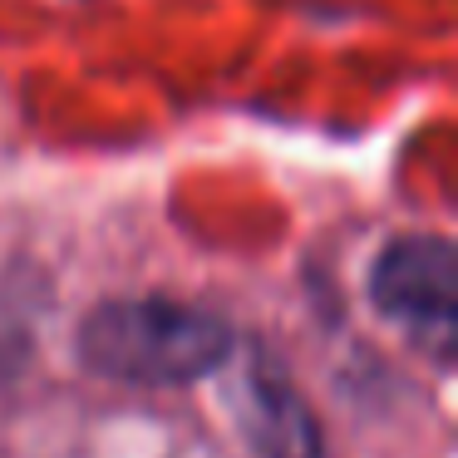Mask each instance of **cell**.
I'll return each instance as SVG.
<instances>
[{
  "mask_svg": "<svg viewBox=\"0 0 458 458\" xmlns=\"http://www.w3.org/2000/svg\"><path fill=\"white\" fill-rule=\"evenodd\" d=\"M232 355V330L217 310L168 296L104 301L80 326V360L123 385H192Z\"/></svg>",
  "mask_w": 458,
  "mask_h": 458,
  "instance_id": "6da1fadb",
  "label": "cell"
},
{
  "mask_svg": "<svg viewBox=\"0 0 458 458\" xmlns=\"http://www.w3.org/2000/svg\"><path fill=\"white\" fill-rule=\"evenodd\" d=\"M369 296L389 320L448 355L458 326V257L448 237H399L369 267Z\"/></svg>",
  "mask_w": 458,
  "mask_h": 458,
  "instance_id": "7a4b0ae2",
  "label": "cell"
},
{
  "mask_svg": "<svg viewBox=\"0 0 458 458\" xmlns=\"http://www.w3.org/2000/svg\"><path fill=\"white\" fill-rule=\"evenodd\" d=\"M242 424L261 458H320V428L301 389L271 355H251L247 389H242Z\"/></svg>",
  "mask_w": 458,
  "mask_h": 458,
  "instance_id": "3957f363",
  "label": "cell"
}]
</instances>
